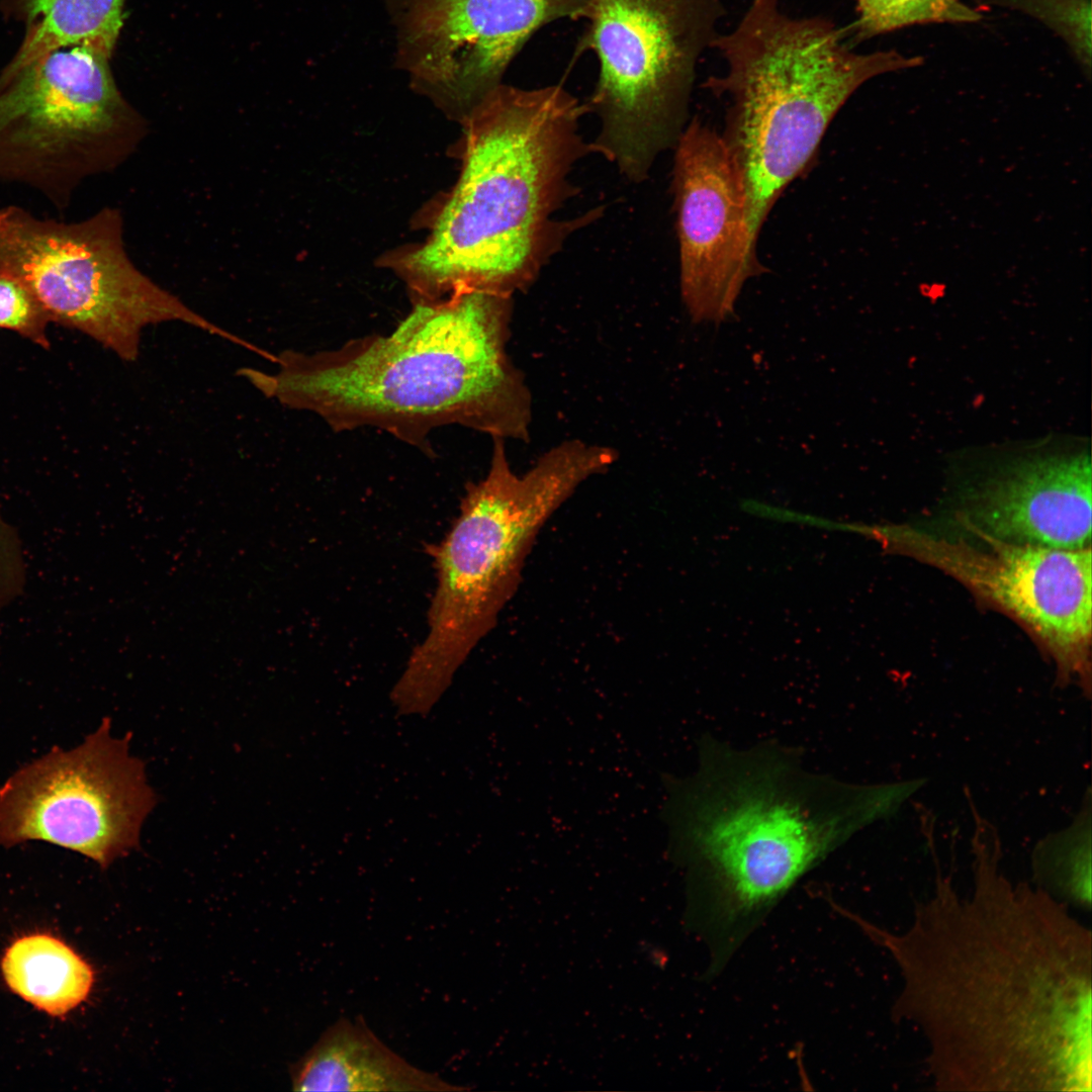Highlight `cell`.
Segmentation results:
<instances>
[{
  "label": "cell",
  "instance_id": "obj_11",
  "mask_svg": "<svg viewBox=\"0 0 1092 1092\" xmlns=\"http://www.w3.org/2000/svg\"><path fill=\"white\" fill-rule=\"evenodd\" d=\"M110 720L78 746L55 747L0 789V846L47 841L106 869L139 845L157 798L145 763L129 753L130 734L115 738Z\"/></svg>",
  "mask_w": 1092,
  "mask_h": 1092
},
{
  "label": "cell",
  "instance_id": "obj_17",
  "mask_svg": "<svg viewBox=\"0 0 1092 1092\" xmlns=\"http://www.w3.org/2000/svg\"><path fill=\"white\" fill-rule=\"evenodd\" d=\"M7 987L36 1009L63 1017L90 995L92 967L60 938L31 933L15 939L1 960Z\"/></svg>",
  "mask_w": 1092,
  "mask_h": 1092
},
{
  "label": "cell",
  "instance_id": "obj_8",
  "mask_svg": "<svg viewBox=\"0 0 1092 1092\" xmlns=\"http://www.w3.org/2000/svg\"><path fill=\"white\" fill-rule=\"evenodd\" d=\"M0 269L29 287L51 322L79 330L126 362L138 359L142 332L152 325L181 322L228 336L135 267L112 208L75 222L0 208Z\"/></svg>",
  "mask_w": 1092,
  "mask_h": 1092
},
{
  "label": "cell",
  "instance_id": "obj_18",
  "mask_svg": "<svg viewBox=\"0 0 1092 1092\" xmlns=\"http://www.w3.org/2000/svg\"><path fill=\"white\" fill-rule=\"evenodd\" d=\"M1091 805L1088 787L1072 823L1044 836L1033 849L1032 869L1037 887L1057 900L1062 899L1064 904L1070 901L1090 905Z\"/></svg>",
  "mask_w": 1092,
  "mask_h": 1092
},
{
  "label": "cell",
  "instance_id": "obj_4",
  "mask_svg": "<svg viewBox=\"0 0 1092 1092\" xmlns=\"http://www.w3.org/2000/svg\"><path fill=\"white\" fill-rule=\"evenodd\" d=\"M925 782L849 783L808 769L792 746L736 747L704 736L697 768L665 778L669 850L710 884L725 916L737 918L895 815Z\"/></svg>",
  "mask_w": 1092,
  "mask_h": 1092
},
{
  "label": "cell",
  "instance_id": "obj_20",
  "mask_svg": "<svg viewBox=\"0 0 1092 1092\" xmlns=\"http://www.w3.org/2000/svg\"><path fill=\"white\" fill-rule=\"evenodd\" d=\"M1032 16L1059 34L1085 75L1091 74V0H996Z\"/></svg>",
  "mask_w": 1092,
  "mask_h": 1092
},
{
  "label": "cell",
  "instance_id": "obj_3",
  "mask_svg": "<svg viewBox=\"0 0 1092 1092\" xmlns=\"http://www.w3.org/2000/svg\"><path fill=\"white\" fill-rule=\"evenodd\" d=\"M586 112L559 84L504 83L470 111L458 182L427 241L396 264L414 301L524 292L565 239L599 216H554L576 194L574 164L594 153L578 129Z\"/></svg>",
  "mask_w": 1092,
  "mask_h": 1092
},
{
  "label": "cell",
  "instance_id": "obj_19",
  "mask_svg": "<svg viewBox=\"0 0 1092 1092\" xmlns=\"http://www.w3.org/2000/svg\"><path fill=\"white\" fill-rule=\"evenodd\" d=\"M981 17L962 0H856V19L845 30L855 44L911 25L973 23Z\"/></svg>",
  "mask_w": 1092,
  "mask_h": 1092
},
{
  "label": "cell",
  "instance_id": "obj_12",
  "mask_svg": "<svg viewBox=\"0 0 1092 1092\" xmlns=\"http://www.w3.org/2000/svg\"><path fill=\"white\" fill-rule=\"evenodd\" d=\"M673 149L681 298L694 323L720 324L735 317L744 283L764 271L748 223L745 185L721 133L698 118L687 123Z\"/></svg>",
  "mask_w": 1092,
  "mask_h": 1092
},
{
  "label": "cell",
  "instance_id": "obj_10",
  "mask_svg": "<svg viewBox=\"0 0 1092 1092\" xmlns=\"http://www.w3.org/2000/svg\"><path fill=\"white\" fill-rule=\"evenodd\" d=\"M975 541L917 527L854 523L853 533L952 576L1023 624L1054 658L1059 684L1091 695L1090 547L1053 549L1005 542L965 525Z\"/></svg>",
  "mask_w": 1092,
  "mask_h": 1092
},
{
  "label": "cell",
  "instance_id": "obj_2",
  "mask_svg": "<svg viewBox=\"0 0 1092 1092\" xmlns=\"http://www.w3.org/2000/svg\"><path fill=\"white\" fill-rule=\"evenodd\" d=\"M513 310V296L480 291L415 301L388 335L315 352L284 350L275 354L273 373H237L335 432L379 429L426 453L430 434L450 425L527 442L532 394L507 351Z\"/></svg>",
  "mask_w": 1092,
  "mask_h": 1092
},
{
  "label": "cell",
  "instance_id": "obj_21",
  "mask_svg": "<svg viewBox=\"0 0 1092 1092\" xmlns=\"http://www.w3.org/2000/svg\"><path fill=\"white\" fill-rule=\"evenodd\" d=\"M49 323L48 312L29 287L18 277L0 269V328L17 332L49 349Z\"/></svg>",
  "mask_w": 1092,
  "mask_h": 1092
},
{
  "label": "cell",
  "instance_id": "obj_7",
  "mask_svg": "<svg viewBox=\"0 0 1092 1092\" xmlns=\"http://www.w3.org/2000/svg\"><path fill=\"white\" fill-rule=\"evenodd\" d=\"M724 13L722 0H587L581 48L596 55L599 76L585 105L601 121L592 148L630 181L647 179L675 147Z\"/></svg>",
  "mask_w": 1092,
  "mask_h": 1092
},
{
  "label": "cell",
  "instance_id": "obj_9",
  "mask_svg": "<svg viewBox=\"0 0 1092 1092\" xmlns=\"http://www.w3.org/2000/svg\"><path fill=\"white\" fill-rule=\"evenodd\" d=\"M110 58L73 46L0 73V180L65 206L85 178L128 154L143 121L121 95Z\"/></svg>",
  "mask_w": 1092,
  "mask_h": 1092
},
{
  "label": "cell",
  "instance_id": "obj_1",
  "mask_svg": "<svg viewBox=\"0 0 1092 1092\" xmlns=\"http://www.w3.org/2000/svg\"><path fill=\"white\" fill-rule=\"evenodd\" d=\"M974 890L937 868L899 934L848 915L902 977L892 1009L921 1032L937 1090L1090 1091L1091 931L1063 902L1001 873L995 826L972 811Z\"/></svg>",
  "mask_w": 1092,
  "mask_h": 1092
},
{
  "label": "cell",
  "instance_id": "obj_16",
  "mask_svg": "<svg viewBox=\"0 0 1092 1092\" xmlns=\"http://www.w3.org/2000/svg\"><path fill=\"white\" fill-rule=\"evenodd\" d=\"M0 7L5 16L25 25L24 37L2 74L73 46L111 57L124 19V0H1Z\"/></svg>",
  "mask_w": 1092,
  "mask_h": 1092
},
{
  "label": "cell",
  "instance_id": "obj_5",
  "mask_svg": "<svg viewBox=\"0 0 1092 1092\" xmlns=\"http://www.w3.org/2000/svg\"><path fill=\"white\" fill-rule=\"evenodd\" d=\"M712 49L727 69L705 87L728 98L721 135L742 175L756 241L849 97L872 78L923 63L895 50L855 53L845 28L824 16H790L780 0H752Z\"/></svg>",
  "mask_w": 1092,
  "mask_h": 1092
},
{
  "label": "cell",
  "instance_id": "obj_6",
  "mask_svg": "<svg viewBox=\"0 0 1092 1092\" xmlns=\"http://www.w3.org/2000/svg\"><path fill=\"white\" fill-rule=\"evenodd\" d=\"M492 441L487 473L466 486L458 517L433 550L437 587L429 631L390 693L392 706L404 716L425 715L438 703L517 590L539 531L583 482L605 469L596 445L568 439L518 474L506 440Z\"/></svg>",
  "mask_w": 1092,
  "mask_h": 1092
},
{
  "label": "cell",
  "instance_id": "obj_14",
  "mask_svg": "<svg viewBox=\"0 0 1092 1092\" xmlns=\"http://www.w3.org/2000/svg\"><path fill=\"white\" fill-rule=\"evenodd\" d=\"M986 452L989 470L968 492L965 525L1015 544L1090 547L1088 444L1052 437Z\"/></svg>",
  "mask_w": 1092,
  "mask_h": 1092
},
{
  "label": "cell",
  "instance_id": "obj_13",
  "mask_svg": "<svg viewBox=\"0 0 1092 1092\" xmlns=\"http://www.w3.org/2000/svg\"><path fill=\"white\" fill-rule=\"evenodd\" d=\"M587 0H405L402 52L413 80L461 121L543 26L583 18Z\"/></svg>",
  "mask_w": 1092,
  "mask_h": 1092
},
{
  "label": "cell",
  "instance_id": "obj_15",
  "mask_svg": "<svg viewBox=\"0 0 1092 1092\" xmlns=\"http://www.w3.org/2000/svg\"><path fill=\"white\" fill-rule=\"evenodd\" d=\"M296 1091H455L439 1075L410 1064L362 1019L328 1027L291 1069Z\"/></svg>",
  "mask_w": 1092,
  "mask_h": 1092
}]
</instances>
